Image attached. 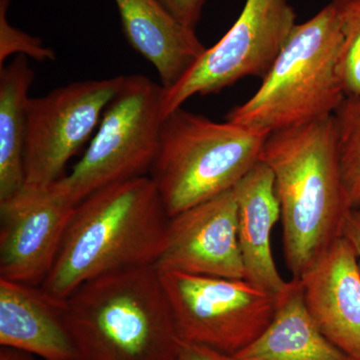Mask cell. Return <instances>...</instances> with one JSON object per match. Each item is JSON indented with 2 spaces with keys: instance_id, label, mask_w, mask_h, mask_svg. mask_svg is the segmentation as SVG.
Wrapping results in <instances>:
<instances>
[{
  "instance_id": "1",
  "label": "cell",
  "mask_w": 360,
  "mask_h": 360,
  "mask_svg": "<svg viewBox=\"0 0 360 360\" xmlns=\"http://www.w3.org/2000/svg\"><path fill=\"white\" fill-rule=\"evenodd\" d=\"M259 160L274 172L284 258L300 279L343 236L354 210L341 174L335 115L269 134Z\"/></svg>"
},
{
  "instance_id": "2",
  "label": "cell",
  "mask_w": 360,
  "mask_h": 360,
  "mask_svg": "<svg viewBox=\"0 0 360 360\" xmlns=\"http://www.w3.org/2000/svg\"><path fill=\"white\" fill-rule=\"evenodd\" d=\"M168 221L149 176L99 189L75 206L53 267L40 286L66 300L96 277L155 265Z\"/></svg>"
},
{
  "instance_id": "3",
  "label": "cell",
  "mask_w": 360,
  "mask_h": 360,
  "mask_svg": "<svg viewBox=\"0 0 360 360\" xmlns=\"http://www.w3.org/2000/svg\"><path fill=\"white\" fill-rule=\"evenodd\" d=\"M66 312L82 360H179L180 340L155 265L80 285Z\"/></svg>"
},
{
  "instance_id": "4",
  "label": "cell",
  "mask_w": 360,
  "mask_h": 360,
  "mask_svg": "<svg viewBox=\"0 0 360 360\" xmlns=\"http://www.w3.org/2000/svg\"><path fill=\"white\" fill-rule=\"evenodd\" d=\"M342 35L333 4L296 25L257 91L227 122L271 134L335 115L345 99L338 75Z\"/></svg>"
},
{
  "instance_id": "5",
  "label": "cell",
  "mask_w": 360,
  "mask_h": 360,
  "mask_svg": "<svg viewBox=\"0 0 360 360\" xmlns=\"http://www.w3.org/2000/svg\"><path fill=\"white\" fill-rule=\"evenodd\" d=\"M269 135L182 108L165 116L149 177L168 217L233 189L259 161Z\"/></svg>"
},
{
  "instance_id": "6",
  "label": "cell",
  "mask_w": 360,
  "mask_h": 360,
  "mask_svg": "<svg viewBox=\"0 0 360 360\" xmlns=\"http://www.w3.org/2000/svg\"><path fill=\"white\" fill-rule=\"evenodd\" d=\"M162 96V86L150 78L125 77L84 155L56 181L73 205L104 187L149 176L160 144Z\"/></svg>"
},
{
  "instance_id": "7",
  "label": "cell",
  "mask_w": 360,
  "mask_h": 360,
  "mask_svg": "<svg viewBox=\"0 0 360 360\" xmlns=\"http://www.w3.org/2000/svg\"><path fill=\"white\" fill-rule=\"evenodd\" d=\"M160 276L182 343L232 355L257 340L276 314L278 297L246 279Z\"/></svg>"
},
{
  "instance_id": "8",
  "label": "cell",
  "mask_w": 360,
  "mask_h": 360,
  "mask_svg": "<svg viewBox=\"0 0 360 360\" xmlns=\"http://www.w3.org/2000/svg\"><path fill=\"white\" fill-rule=\"evenodd\" d=\"M288 0H246L226 34L206 49L179 82L163 89L162 116L195 96L217 94L246 77L264 78L296 25Z\"/></svg>"
},
{
  "instance_id": "9",
  "label": "cell",
  "mask_w": 360,
  "mask_h": 360,
  "mask_svg": "<svg viewBox=\"0 0 360 360\" xmlns=\"http://www.w3.org/2000/svg\"><path fill=\"white\" fill-rule=\"evenodd\" d=\"M124 75L58 87L30 98L25 141V184L51 186L65 176L68 161L89 141Z\"/></svg>"
},
{
  "instance_id": "10",
  "label": "cell",
  "mask_w": 360,
  "mask_h": 360,
  "mask_svg": "<svg viewBox=\"0 0 360 360\" xmlns=\"http://www.w3.org/2000/svg\"><path fill=\"white\" fill-rule=\"evenodd\" d=\"M58 184L0 201V278L40 286L51 271L75 210Z\"/></svg>"
},
{
  "instance_id": "11",
  "label": "cell",
  "mask_w": 360,
  "mask_h": 360,
  "mask_svg": "<svg viewBox=\"0 0 360 360\" xmlns=\"http://www.w3.org/2000/svg\"><path fill=\"white\" fill-rule=\"evenodd\" d=\"M160 272L245 279L233 189L170 217Z\"/></svg>"
},
{
  "instance_id": "12",
  "label": "cell",
  "mask_w": 360,
  "mask_h": 360,
  "mask_svg": "<svg viewBox=\"0 0 360 360\" xmlns=\"http://www.w3.org/2000/svg\"><path fill=\"white\" fill-rule=\"evenodd\" d=\"M298 281L307 311L322 335L360 360V267L349 240L336 239Z\"/></svg>"
},
{
  "instance_id": "13",
  "label": "cell",
  "mask_w": 360,
  "mask_h": 360,
  "mask_svg": "<svg viewBox=\"0 0 360 360\" xmlns=\"http://www.w3.org/2000/svg\"><path fill=\"white\" fill-rule=\"evenodd\" d=\"M0 345L44 360H82L66 300L41 286L0 278Z\"/></svg>"
},
{
  "instance_id": "14",
  "label": "cell",
  "mask_w": 360,
  "mask_h": 360,
  "mask_svg": "<svg viewBox=\"0 0 360 360\" xmlns=\"http://www.w3.org/2000/svg\"><path fill=\"white\" fill-rule=\"evenodd\" d=\"M238 241L246 281L281 297L290 288L279 274L271 250V232L281 217L272 170L258 161L234 186Z\"/></svg>"
},
{
  "instance_id": "15",
  "label": "cell",
  "mask_w": 360,
  "mask_h": 360,
  "mask_svg": "<svg viewBox=\"0 0 360 360\" xmlns=\"http://www.w3.org/2000/svg\"><path fill=\"white\" fill-rule=\"evenodd\" d=\"M123 33L153 65L165 90L174 86L206 51L195 30L180 23L158 0H115Z\"/></svg>"
},
{
  "instance_id": "16",
  "label": "cell",
  "mask_w": 360,
  "mask_h": 360,
  "mask_svg": "<svg viewBox=\"0 0 360 360\" xmlns=\"http://www.w3.org/2000/svg\"><path fill=\"white\" fill-rule=\"evenodd\" d=\"M227 360H357L326 338L307 311L298 279L278 297L276 314L257 340Z\"/></svg>"
},
{
  "instance_id": "17",
  "label": "cell",
  "mask_w": 360,
  "mask_h": 360,
  "mask_svg": "<svg viewBox=\"0 0 360 360\" xmlns=\"http://www.w3.org/2000/svg\"><path fill=\"white\" fill-rule=\"evenodd\" d=\"M34 71L25 56L0 68V201L25 184V141Z\"/></svg>"
},
{
  "instance_id": "18",
  "label": "cell",
  "mask_w": 360,
  "mask_h": 360,
  "mask_svg": "<svg viewBox=\"0 0 360 360\" xmlns=\"http://www.w3.org/2000/svg\"><path fill=\"white\" fill-rule=\"evenodd\" d=\"M341 174L350 203L360 207V96L345 97L335 111Z\"/></svg>"
},
{
  "instance_id": "19",
  "label": "cell",
  "mask_w": 360,
  "mask_h": 360,
  "mask_svg": "<svg viewBox=\"0 0 360 360\" xmlns=\"http://www.w3.org/2000/svg\"><path fill=\"white\" fill-rule=\"evenodd\" d=\"M342 41L338 75L345 97L360 96V0H331Z\"/></svg>"
},
{
  "instance_id": "20",
  "label": "cell",
  "mask_w": 360,
  "mask_h": 360,
  "mask_svg": "<svg viewBox=\"0 0 360 360\" xmlns=\"http://www.w3.org/2000/svg\"><path fill=\"white\" fill-rule=\"evenodd\" d=\"M11 0H0V68L11 56H25L39 63L54 60L56 52L45 46L42 39L14 27L7 20Z\"/></svg>"
},
{
  "instance_id": "21",
  "label": "cell",
  "mask_w": 360,
  "mask_h": 360,
  "mask_svg": "<svg viewBox=\"0 0 360 360\" xmlns=\"http://www.w3.org/2000/svg\"><path fill=\"white\" fill-rule=\"evenodd\" d=\"M172 15L186 27L195 30L205 0H158Z\"/></svg>"
},
{
  "instance_id": "22",
  "label": "cell",
  "mask_w": 360,
  "mask_h": 360,
  "mask_svg": "<svg viewBox=\"0 0 360 360\" xmlns=\"http://www.w3.org/2000/svg\"><path fill=\"white\" fill-rule=\"evenodd\" d=\"M179 360H227V357L210 348L184 343Z\"/></svg>"
},
{
  "instance_id": "23",
  "label": "cell",
  "mask_w": 360,
  "mask_h": 360,
  "mask_svg": "<svg viewBox=\"0 0 360 360\" xmlns=\"http://www.w3.org/2000/svg\"><path fill=\"white\" fill-rule=\"evenodd\" d=\"M343 236L347 238L349 243L354 246L360 267V210H354L350 213L349 217L345 222L343 229Z\"/></svg>"
},
{
  "instance_id": "24",
  "label": "cell",
  "mask_w": 360,
  "mask_h": 360,
  "mask_svg": "<svg viewBox=\"0 0 360 360\" xmlns=\"http://www.w3.org/2000/svg\"><path fill=\"white\" fill-rule=\"evenodd\" d=\"M0 360H35L33 355L13 349V348H0Z\"/></svg>"
},
{
  "instance_id": "25",
  "label": "cell",
  "mask_w": 360,
  "mask_h": 360,
  "mask_svg": "<svg viewBox=\"0 0 360 360\" xmlns=\"http://www.w3.org/2000/svg\"><path fill=\"white\" fill-rule=\"evenodd\" d=\"M359 210H360V208H359Z\"/></svg>"
}]
</instances>
